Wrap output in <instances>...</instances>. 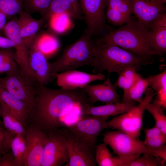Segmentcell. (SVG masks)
<instances>
[{"instance_id":"6da1fadb","label":"cell","mask_w":166,"mask_h":166,"mask_svg":"<svg viewBox=\"0 0 166 166\" xmlns=\"http://www.w3.org/2000/svg\"><path fill=\"white\" fill-rule=\"evenodd\" d=\"M86 103L90 104L82 89H54L41 85L29 112L27 125L36 126L47 134L60 129L81 116L73 112Z\"/></svg>"},{"instance_id":"7a4b0ae2","label":"cell","mask_w":166,"mask_h":166,"mask_svg":"<svg viewBox=\"0 0 166 166\" xmlns=\"http://www.w3.org/2000/svg\"><path fill=\"white\" fill-rule=\"evenodd\" d=\"M151 31L137 19L131 18L126 24L110 31L99 40L130 51L154 62L158 55L150 47Z\"/></svg>"},{"instance_id":"3957f363","label":"cell","mask_w":166,"mask_h":166,"mask_svg":"<svg viewBox=\"0 0 166 166\" xmlns=\"http://www.w3.org/2000/svg\"><path fill=\"white\" fill-rule=\"evenodd\" d=\"M93 42L94 58L91 66L96 73L107 71L118 74L128 67L137 71L143 66L153 62L116 45L99 40Z\"/></svg>"},{"instance_id":"277c9868","label":"cell","mask_w":166,"mask_h":166,"mask_svg":"<svg viewBox=\"0 0 166 166\" xmlns=\"http://www.w3.org/2000/svg\"><path fill=\"white\" fill-rule=\"evenodd\" d=\"M92 36L91 31L86 29L78 39L66 47L58 59L50 63L53 78L59 72L75 70L85 65L91 66L94 58Z\"/></svg>"},{"instance_id":"5b68a950","label":"cell","mask_w":166,"mask_h":166,"mask_svg":"<svg viewBox=\"0 0 166 166\" xmlns=\"http://www.w3.org/2000/svg\"><path fill=\"white\" fill-rule=\"evenodd\" d=\"M103 141L109 145L118 156L124 157H137L148 153L166 161V145L156 149L146 146L138 137L135 138L119 131H107L103 134Z\"/></svg>"},{"instance_id":"8992f818","label":"cell","mask_w":166,"mask_h":166,"mask_svg":"<svg viewBox=\"0 0 166 166\" xmlns=\"http://www.w3.org/2000/svg\"><path fill=\"white\" fill-rule=\"evenodd\" d=\"M144 93L145 96L138 105L132 107L126 112L107 121V128L116 129L133 138L138 137L140 135L145 106L150 102L156 94L151 88H147Z\"/></svg>"},{"instance_id":"52a82bcc","label":"cell","mask_w":166,"mask_h":166,"mask_svg":"<svg viewBox=\"0 0 166 166\" xmlns=\"http://www.w3.org/2000/svg\"><path fill=\"white\" fill-rule=\"evenodd\" d=\"M109 117L82 115L76 121L63 128L79 142L95 151L97 137L107 128Z\"/></svg>"},{"instance_id":"ba28073f","label":"cell","mask_w":166,"mask_h":166,"mask_svg":"<svg viewBox=\"0 0 166 166\" xmlns=\"http://www.w3.org/2000/svg\"><path fill=\"white\" fill-rule=\"evenodd\" d=\"M0 84L24 102L28 107L29 113L34 106L35 96L41 85L24 73L19 68L1 78Z\"/></svg>"},{"instance_id":"9c48e42d","label":"cell","mask_w":166,"mask_h":166,"mask_svg":"<svg viewBox=\"0 0 166 166\" xmlns=\"http://www.w3.org/2000/svg\"><path fill=\"white\" fill-rule=\"evenodd\" d=\"M47 134L41 166H61L66 164L69 158L67 137L64 131L59 129Z\"/></svg>"},{"instance_id":"30bf717a","label":"cell","mask_w":166,"mask_h":166,"mask_svg":"<svg viewBox=\"0 0 166 166\" xmlns=\"http://www.w3.org/2000/svg\"><path fill=\"white\" fill-rule=\"evenodd\" d=\"M26 130L24 166H41L48 134L37 126L31 124L28 125Z\"/></svg>"},{"instance_id":"8fae6325","label":"cell","mask_w":166,"mask_h":166,"mask_svg":"<svg viewBox=\"0 0 166 166\" xmlns=\"http://www.w3.org/2000/svg\"><path fill=\"white\" fill-rule=\"evenodd\" d=\"M79 0L80 8L84 15L87 28L93 35L102 34L105 26L107 0Z\"/></svg>"},{"instance_id":"7c38bea8","label":"cell","mask_w":166,"mask_h":166,"mask_svg":"<svg viewBox=\"0 0 166 166\" xmlns=\"http://www.w3.org/2000/svg\"><path fill=\"white\" fill-rule=\"evenodd\" d=\"M18 20L16 17L14 18L6 24L3 31L6 37L15 43L14 58L19 69L32 77L28 67L30 49L21 36Z\"/></svg>"},{"instance_id":"4fadbf2b","label":"cell","mask_w":166,"mask_h":166,"mask_svg":"<svg viewBox=\"0 0 166 166\" xmlns=\"http://www.w3.org/2000/svg\"><path fill=\"white\" fill-rule=\"evenodd\" d=\"M57 85L66 89H82L92 82L105 80L106 77L102 73L90 74L75 70H69L56 74Z\"/></svg>"},{"instance_id":"5bb4252c","label":"cell","mask_w":166,"mask_h":166,"mask_svg":"<svg viewBox=\"0 0 166 166\" xmlns=\"http://www.w3.org/2000/svg\"><path fill=\"white\" fill-rule=\"evenodd\" d=\"M69 160L64 166H96L93 153L88 147L81 143L65 129Z\"/></svg>"},{"instance_id":"9a60e30c","label":"cell","mask_w":166,"mask_h":166,"mask_svg":"<svg viewBox=\"0 0 166 166\" xmlns=\"http://www.w3.org/2000/svg\"><path fill=\"white\" fill-rule=\"evenodd\" d=\"M104 82L100 84L88 85L82 89L88 96L90 104L98 101L105 102L106 104L120 102L121 97L117 93L115 86L110 80L109 73Z\"/></svg>"},{"instance_id":"2e32d148","label":"cell","mask_w":166,"mask_h":166,"mask_svg":"<svg viewBox=\"0 0 166 166\" xmlns=\"http://www.w3.org/2000/svg\"><path fill=\"white\" fill-rule=\"evenodd\" d=\"M132 13L138 20L149 29L151 22L160 14L165 13L166 7L156 0H130Z\"/></svg>"},{"instance_id":"e0dca14e","label":"cell","mask_w":166,"mask_h":166,"mask_svg":"<svg viewBox=\"0 0 166 166\" xmlns=\"http://www.w3.org/2000/svg\"><path fill=\"white\" fill-rule=\"evenodd\" d=\"M29 53L28 67L31 76L40 84L46 85L53 78L47 58L33 48L30 49Z\"/></svg>"},{"instance_id":"ac0fdd59","label":"cell","mask_w":166,"mask_h":166,"mask_svg":"<svg viewBox=\"0 0 166 166\" xmlns=\"http://www.w3.org/2000/svg\"><path fill=\"white\" fill-rule=\"evenodd\" d=\"M135 105L136 103H126L120 102L98 106H94L86 103L81 105L80 111L81 116L91 115L109 117L124 113Z\"/></svg>"},{"instance_id":"d6986e66","label":"cell","mask_w":166,"mask_h":166,"mask_svg":"<svg viewBox=\"0 0 166 166\" xmlns=\"http://www.w3.org/2000/svg\"><path fill=\"white\" fill-rule=\"evenodd\" d=\"M18 19L20 34L28 48L30 49L36 38L37 33L45 19L36 20L33 18L27 12L21 11Z\"/></svg>"},{"instance_id":"ffe728a7","label":"cell","mask_w":166,"mask_h":166,"mask_svg":"<svg viewBox=\"0 0 166 166\" xmlns=\"http://www.w3.org/2000/svg\"><path fill=\"white\" fill-rule=\"evenodd\" d=\"M0 101L18 117L26 128L29 117L27 105L8 91L1 84Z\"/></svg>"},{"instance_id":"44dd1931","label":"cell","mask_w":166,"mask_h":166,"mask_svg":"<svg viewBox=\"0 0 166 166\" xmlns=\"http://www.w3.org/2000/svg\"><path fill=\"white\" fill-rule=\"evenodd\" d=\"M104 143L97 145L95 160L99 166H127L137 158L136 157H124L114 156Z\"/></svg>"},{"instance_id":"7402d4cb","label":"cell","mask_w":166,"mask_h":166,"mask_svg":"<svg viewBox=\"0 0 166 166\" xmlns=\"http://www.w3.org/2000/svg\"><path fill=\"white\" fill-rule=\"evenodd\" d=\"M1 117L4 128L14 135H21L25 138L26 128L18 117L0 101Z\"/></svg>"},{"instance_id":"603a6c76","label":"cell","mask_w":166,"mask_h":166,"mask_svg":"<svg viewBox=\"0 0 166 166\" xmlns=\"http://www.w3.org/2000/svg\"><path fill=\"white\" fill-rule=\"evenodd\" d=\"M59 46V41L55 36L44 33L36 37L31 48L38 50L47 58L56 52Z\"/></svg>"},{"instance_id":"cb8c5ba5","label":"cell","mask_w":166,"mask_h":166,"mask_svg":"<svg viewBox=\"0 0 166 166\" xmlns=\"http://www.w3.org/2000/svg\"><path fill=\"white\" fill-rule=\"evenodd\" d=\"M149 85L148 77L141 78L128 89L124 91L122 102L126 103H140L142 96Z\"/></svg>"},{"instance_id":"d4e9b609","label":"cell","mask_w":166,"mask_h":166,"mask_svg":"<svg viewBox=\"0 0 166 166\" xmlns=\"http://www.w3.org/2000/svg\"><path fill=\"white\" fill-rule=\"evenodd\" d=\"M62 14H66L71 17L80 19L71 3L68 0H52L43 17L46 20L53 16Z\"/></svg>"},{"instance_id":"484cf974","label":"cell","mask_w":166,"mask_h":166,"mask_svg":"<svg viewBox=\"0 0 166 166\" xmlns=\"http://www.w3.org/2000/svg\"><path fill=\"white\" fill-rule=\"evenodd\" d=\"M133 67H127L118 73V78L114 86L121 88L124 91L127 90L135 84L142 77Z\"/></svg>"},{"instance_id":"4316f807","label":"cell","mask_w":166,"mask_h":166,"mask_svg":"<svg viewBox=\"0 0 166 166\" xmlns=\"http://www.w3.org/2000/svg\"><path fill=\"white\" fill-rule=\"evenodd\" d=\"M150 46L151 50L158 55L166 52V27L153 29L151 30Z\"/></svg>"},{"instance_id":"83f0119b","label":"cell","mask_w":166,"mask_h":166,"mask_svg":"<svg viewBox=\"0 0 166 166\" xmlns=\"http://www.w3.org/2000/svg\"><path fill=\"white\" fill-rule=\"evenodd\" d=\"M19 68L14 58V52L11 49L0 50V73H11Z\"/></svg>"},{"instance_id":"f1b7e54d","label":"cell","mask_w":166,"mask_h":166,"mask_svg":"<svg viewBox=\"0 0 166 166\" xmlns=\"http://www.w3.org/2000/svg\"><path fill=\"white\" fill-rule=\"evenodd\" d=\"M26 149L25 138L21 135H15L11 141V150L17 166H24Z\"/></svg>"},{"instance_id":"f546056e","label":"cell","mask_w":166,"mask_h":166,"mask_svg":"<svg viewBox=\"0 0 166 166\" xmlns=\"http://www.w3.org/2000/svg\"><path fill=\"white\" fill-rule=\"evenodd\" d=\"M71 18L66 14L56 15L51 17L49 20L51 29L57 34H61L70 29L72 26Z\"/></svg>"},{"instance_id":"4dcf8cb0","label":"cell","mask_w":166,"mask_h":166,"mask_svg":"<svg viewBox=\"0 0 166 166\" xmlns=\"http://www.w3.org/2000/svg\"><path fill=\"white\" fill-rule=\"evenodd\" d=\"M145 109L153 117L155 121V126L166 135V117L164 113V109L160 105L153 102L148 103L145 106Z\"/></svg>"},{"instance_id":"1f68e13d","label":"cell","mask_w":166,"mask_h":166,"mask_svg":"<svg viewBox=\"0 0 166 166\" xmlns=\"http://www.w3.org/2000/svg\"><path fill=\"white\" fill-rule=\"evenodd\" d=\"M23 6L24 0H0V12L7 16L19 14Z\"/></svg>"},{"instance_id":"d6a6232c","label":"cell","mask_w":166,"mask_h":166,"mask_svg":"<svg viewBox=\"0 0 166 166\" xmlns=\"http://www.w3.org/2000/svg\"><path fill=\"white\" fill-rule=\"evenodd\" d=\"M165 162L161 159L148 153L135 159L127 166H163Z\"/></svg>"},{"instance_id":"836d02e7","label":"cell","mask_w":166,"mask_h":166,"mask_svg":"<svg viewBox=\"0 0 166 166\" xmlns=\"http://www.w3.org/2000/svg\"><path fill=\"white\" fill-rule=\"evenodd\" d=\"M107 7L120 12L129 19L132 14L130 0H107Z\"/></svg>"},{"instance_id":"e575fe53","label":"cell","mask_w":166,"mask_h":166,"mask_svg":"<svg viewBox=\"0 0 166 166\" xmlns=\"http://www.w3.org/2000/svg\"><path fill=\"white\" fill-rule=\"evenodd\" d=\"M52 0H24V6L30 12L45 14Z\"/></svg>"},{"instance_id":"d590c367","label":"cell","mask_w":166,"mask_h":166,"mask_svg":"<svg viewBox=\"0 0 166 166\" xmlns=\"http://www.w3.org/2000/svg\"><path fill=\"white\" fill-rule=\"evenodd\" d=\"M15 135L0 127V158L11 150L12 140Z\"/></svg>"},{"instance_id":"8d00e7d4","label":"cell","mask_w":166,"mask_h":166,"mask_svg":"<svg viewBox=\"0 0 166 166\" xmlns=\"http://www.w3.org/2000/svg\"><path fill=\"white\" fill-rule=\"evenodd\" d=\"M105 16L109 22L115 26H122L126 24L131 19L120 12L107 7Z\"/></svg>"},{"instance_id":"74e56055","label":"cell","mask_w":166,"mask_h":166,"mask_svg":"<svg viewBox=\"0 0 166 166\" xmlns=\"http://www.w3.org/2000/svg\"><path fill=\"white\" fill-rule=\"evenodd\" d=\"M149 85L151 88L156 91L166 88V71L149 77Z\"/></svg>"},{"instance_id":"f35d334b","label":"cell","mask_w":166,"mask_h":166,"mask_svg":"<svg viewBox=\"0 0 166 166\" xmlns=\"http://www.w3.org/2000/svg\"><path fill=\"white\" fill-rule=\"evenodd\" d=\"M143 142L145 145L148 148L156 149L165 145L166 135L163 134L155 138L145 139Z\"/></svg>"},{"instance_id":"ab89813d","label":"cell","mask_w":166,"mask_h":166,"mask_svg":"<svg viewBox=\"0 0 166 166\" xmlns=\"http://www.w3.org/2000/svg\"><path fill=\"white\" fill-rule=\"evenodd\" d=\"M162 27H166V14L165 12L160 14L152 21L149 25V29L151 30Z\"/></svg>"},{"instance_id":"60d3db41","label":"cell","mask_w":166,"mask_h":166,"mask_svg":"<svg viewBox=\"0 0 166 166\" xmlns=\"http://www.w3.org/2000/svg\"><path fill=\"white\" fill-rule=\"evenodd\" d=\"M0 166H17L11 150L0 158Z\"/></svg>"},{"instance_id":"b9f144b4","label":"cell","mask_w":166,"mask_h":166,"mask_svg":"<svg viewBox=\"0 0 166 166\" xmlns=\"http://www.w3.org/2000/svg\"><path fill=\"white\" fill-rule=\"evenodd\" d=\"M156 94V96L153 102L160 105L164 110L166 108V88L157 91Z\"/></svg>"},{"instance_id":"7bdbcfd3","label":"cell","mask_w":166,"mask_h":166,"mask_svg":"<svg viewBox=\"0 0 166 166\" xmlns=\"http://www.w3.org/2000/svg\"><path fill=\"white\" fill-rule=\"evenodd\" d=\"M144 131L145 134V139L155 138L163 134L165 135L155 126L151 128H144Z\"/></svg>"},{"instance_id":"ee69618b","label":"cell","mask_w":166,"mask_h":166,"mask_svg":"<svg viewBox=\"0 0 166 166\" xmlns=\"http://www.w3.org/2000/svg\"><path fill=\"white\" fill-rule=\"evenodd\" d=\"M15 43L10 38L0 36V48L2 49L14 48Z\"/></svg>"},{"instance_id":"f6af8a7d","label":"cell","mask_w":166,"mask_h":166,"mask_svg":"<svg viewBox=\"0 0 166 166\" xmlns=\"http://www.w3.org/2000/svg\"><path fill=\"white\" fill-rule=\"evenodd\" d=\"M68 0L71 3L76 13L81 19V10L80 8L78 0Z\"/></svg>"},{"instance_id":"bcb514c9","label":"cell","mask_w":166,"mask_h":166,"mask_svg":"<svg viewBox=\"0 0 166 166\" xmlns=\"http://www.w3.org/2000/svg\"><path fill=\"white\" fill-rule=\"evenodd\" d=\"M7 16L4 14L0 12V33L3 30L6 25Z\"/></svg>"},{"instance_id":"7dc6e473","label":"cell","mask_w":166,"mask_h":166,"mask_svg":"<svg viewBox=\"0 0 166 166\" xmlns=\"http://www.w3.org/2000/svg\"><path fill=\"white\" fill-rule=\"evenodd\" d=\"M1 110L0 105V127L4 128V125L3 124V122L2 119H1Z\"/></svg>"},{"instance_id":"c3c4849f","label":"cell","mask_w":166,"mask_h":166,"mask_svg":"<svg viewBox=\"0 0 166 166\" xmlns=\"http://www.w3.org/2000/svg\"><path fill=\"white\" fill-rule=\"evenodd\" d=\"M158 2L163 5L166 2V0H156Z\"/></svg>"},{"instance_id":"681fc988","label":"cell","mask_w":166,"mask_h":166,"mask_svg":"<svg viewBox=\"0 0 166 166\" xmlns=\"http://www.w3.org/2000/svg\"><path fill=\"white\" fill-rule=\"evenodd\" d=\"M1 78L0 77V80Z\"/></svg>"}]
</instances>
